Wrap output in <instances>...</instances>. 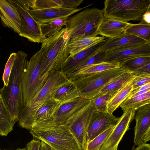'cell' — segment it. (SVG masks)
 <instances>
[{
	"label": "cell",
	"mask_w": 150,
	"mask_h": 150,
	"mask_svg": "<svg viewBox=\"0 0 150 150\" xmlns=\"http://www.w3.org/2000/svg\"><path fill=\"white\" fill-rule=\"evenodd\" d=\"M28 54L18 51L7 86L4 85L0 93L10 114L11 120L18 121V114L23 107L22 83L23 71L27 61Z\"/></svg>",
	"instance_id": "6da1fadb"
},
{
	"label": "cell",
	"mask_w": 150,
	"mask_h": 150,
	"mask_svg": "<svg viewBox=\"0 0 150 150\" xmlns=\"http://www.w3.org/2000/svg\"><path fill=\"white\" fill-rule=\"evenodd\" d=\"M30 130L34 138L55 150H81L68 127L57 124L51 119L34 123Z\"/></svg>",
	"instance_id": "7a4b0ae2"
},
{
	"label": "cell",
	"mask_w": 150,
	"mask_h": 150,
	"mask_svg": "<svg viewBox=\"0 0 150 150\" xmlns=\"http://www.w3.org/2000/svg\"><path fill=\"white\" fill-rule=\"evenodd\" d=\"M49 45V40L47 38L42 43L40 49L26 62L22 78L23 106L30 103L42 88L47 80L41 79V76Z\"/></svg>",
	"instance_id": "3957f363"
},
{
	"label": "cell",
	"mask_w": 150,
	"mask_h": 150,
	"mask_svg": "<svg viewBox=\"0 0 150 150\" xmlns=\"http://www.w3.org/2000/svg\"><path fill=\"white\" fill-rule=\"evenodd\" d=\"M71 81L60 69L50 73L42 88L28 105L23 106L18 118L19 125L30 130L38 109L53 97L56 91Z\"/></svg>",
	"instance_id": "277c9868"
},
{
	"label": "cell",
	"mask_w": 150,
	"mask_h": 150,
	"mask_svg": "<svg viewBox=\"0 0 150 150\" xmlns=\"http://www.w3.org/2000/svg\"><path fill=\"white\" fill-rule=\"evenodd\" d=\"M104 18L103 10L86 8L69 17L65 27L69 32L70 39L97 36L99 28Z\"/></svg>",
	"instance_id": "5b68a950"
},
{
	"label": "cell",
	"mask_w": 150,
	"mask_h": 150,
	"mask_svg": "<svg viewBox=\"0 0 150 150\" xmlns=\"http://www.w3.org/2000/svg\"><path fill=\"white\" fill-rule=\"evenodd\" d=\"M103 10L104 18L128 23L141 21L150 9V0H106Z\"/></svg>",
	"instance_id": "8992f818"
},
{
	"label": "cell",
	"mask_w": 150,
	"mask_h": 150,
	"mask_svg": "<svg viewBox=\"0 0 150 150\" xmlns=\"http://www.w3.org/2000/svg\"><path fill=\"white\" fill-rule=\"evenodd\" d=\"M128 71L120 67L103 71L78 75L72 80L79 91V97L91 100L108 84Z\"/></svg>",
	"instance_id": "52a82bcc"
},
{
	"label": "cell",
	"mask_w": 150,
	"mask_h": 150,
	"mask_svg": "<svg viewBox=\"0 0 150 150\" xmlns=\"http://www.w3.org/2000/svg\"><path fill=\"white\" fill-rule=\"evenodd\" d=\"M48 38L49 48L41 74L42 80H47L50 73L60 70L69 55L68 44L70 36L67 28L63 27Z\"/></svg>",
	"instance_id": "ba28073f"
},
{
	"label": "cell",
	"mask_w": 150,
	"mask_h": 150,
	"mask_svg": "<svg viewBox=\"0 0 150 150\" xmlns=\"http://www.w3.org/2000/svg\"><path fill=\"white\" fill-rule=\"evenodd\" d=\"M17 11L21 21L18 35L32 42L42 43L47 38L42 34L40 24L37 22L29 12L30 0H8Z\"/></svg>",
	"instance_id": "9c48e42d"
},
{
	"label": "cell",
	"mask_w": 150,
	"mask_h": 150,
	"mask_svg": "<svg viewBox=\"0 0 150 150\" xmlns=\"http://www.w3.org/2000/svg\"><path fill=\"white\" fill-rule=\"evenodd\" d=\"M94 109L92 101L91 100L64 124L68 127L81 150L86 149L87 132Z\"/></svg>",
	"instance_id": "30bf717a"
},
{
	"label": "cell",
	"mask_w": 150,
	"mask_h": 150,
	"mask_svg": "<svg viewBox=\"0 0 150 150\" xmlns=\"http://www.w3.org/2000/svg\"><path fill=\"white\" fill-rule=\"evenodd\" d=\"M136 110L129 109L123 111L112 131L101 146L100 150H118L119 143L134 119Z\"/></svg>",
	"instance_id": "8fae6325"
},
{
	"label": "cell",
	"mask_w": 150,
	"mask_h": 150,
	"mask_svg": "<svg viewBox=\"0 0 150 150\" xmlns=\"http://www.w3.org/2000/svg\"><path fill=\"white\" fill-rule=\"evenodd\" d=\"M134 118L136 122L132 149L150 140V104L145 105L136 110Z\"/></svg>",
	"instance_id": "7c38bea8"
},
{
	"label": "cell",
	"mask_w": 150,
	"mask_h": 150,
	"mask_svg": "<svg viewBox=\"0 0 150 150\" xmlns=\"http://www.w3.org/2000/svg\"><path fill=\"white\" fill-rule=\"evenodd\" d=\"M119 118L108 112H101L94 109L87 132V145L98 135L116 125Z\"/></svg>",
	"instance_id": "4fadbf2b"
},
{
	"label": "cell",
	"mask_w": 150,
	"mask_h": 150,
	"mask_svg": "<svg viewBox=\"0 0 150 150\" xmlns=\"http://www.w3.org/2000/svg\"><path fill=\"white\" fill-rule=\"evenodd\" d=\"M143 56H150V43L121 48L108 52L105 62L116 61L120 64L128 59Z\"/></svg>",
	"instance_id": "5bb4252c"
},
{
	"label": "cell",
	"mask_w": 150,
	"mask_h": 150,
	"mask_svg": "<svg viewBox=\"0 0 150 150\" xmlns=\"http://www.w3.org/2000/svg\"><path fill=\"white\" fill-rule=\"evenodd\" d=\"M91 4L81 8H69L62 7H55L39 10L30 8L29 12L31 16L40 24L47 23L56 19L64 17H69L79 12Z\"/></svg>",
	"instance_id": "9a60e30c"
},
{
	"label": "cell",
	"mask_w": 150,
	"mask_h": 150,
	"mask_svg": "<svg viewBox=\"0 0 150 150\" xmlns=\"http://www.w3.org/2000/svg\"><path fill=\"white\" fill-rule=\"evenodd\" d=\"M106 40L98 41L74 56H69L61 69L67 75L71 73L99 51Z\"/></svg>",
	"instance_id": "2e32d148"
},
{
	"label": "cell",
	"mask_w": 150,
	"mask_h": 150,
	"mask_svg": "<svg viewBox=\"0 0 150 150\" xmlns=\"http://www.w3.org/2000/svg\"><path fill=\"white\" fill-rule=\"evenodd\" d=\"M90 100L79 97L64 103L60 106L52 118L57 124H64Z\"/></svg>",
	"instance_id": "e0dca14e"
},
{
	"label": "cell",
	"mask_w": 150,
	"mask_h": 150,
	"mask_svg": "<svg viewBox=\"0 0 150 150\" xmlns=\"http://www.w3.org/2000/svg\"><path fill=\"white\" fill-rule=\"evenodd\" d=\"M106 39V42L100 48L99 51L108 52L118 48L149 42L142 38L124 32L116 37Z\"/></svg>",
	"instance_id": "ac0fdd59"
},
{
	"label": "cell",
	"mask_w": 150,
	"mask_h": 150,
	"mask_svg": "<svg viewBox=\"0 0 150 150\" xmlns=\"http://www.w3.org/2000/svg\"><path fill=\"white\" fill-rule=\"evenodd\" d=\"M0 18L4 26L19 33L21 24L19 14L8 0H0Z\"/></svg>",
	"instance_id": "d6986e66"
},
{
	"label": "cell",
	"mask_w": 150,
	"mask_h": 150,
	"mask_svg": "<svg viewBox=\"0 0 150 150\" xmlns=\"http://www.w3.org/2000/svg\"><path fill=\"white\" fill-rule=\"evenodd\" d=\"M130 24L104 18L99 28L98 35L107 38L116 37L123 32Z\"/></svg>",
	"instance_id": "ffe728a7"
},
{
	"label": "cell",
	"mask_w": 150,
	"mask_h": 150,
	"mask_svg": "<svg viewBox=\"0 0 150 150\" xmlns=\"http://www.w3.org/2000/svg\"><path fill=\"white\" fill-rule=\"evenodd\" d=\"M83 0H30V8L39 10L55 7L77 8Z\"/></svg>",
	"instance_id": "44dd1931"
},
{
	"label": "cell",
	"mask_w": 150,
	"mask_h": 150,
	"mask_svg": "<svg viewBox=\"0 0 150 150\" xmlns=\"http://www.w3.org/2000/svg\"><path fill=\"white\" fill-rule=\"evenodd\" d=\"M103 36L78 37L70 39L68 44L69 56H73L86 49L95 43L104 40Z\"/></svg>",
	"instance_id": "7402d4cb"
},
{
	"label": "cell",
	"mask_w": 150,
	"mask_h": 150,
	"mask_svg": "<svg viewBox=\"0 0 150 150\" xmlns=\"http://www.w3.org/2000/svg\"><path fill=\"white\" fill-rule=\"evenodd\" d=\"M62 104L52 98L42 105L37 110L33 124L52 118Z\"/></svg>",
	"instance_id": "603a6c76"
},
{
	"label": "cell",
	"mask_w": 150,
	"mask_h": 150,
	"mask_svg": "<svg viewBox=\"0 0 150 150\" xmlns=\"http://www.w3.org/2000/svg\"><path fill=\"white\" fill-rule=\"evenodd\" d=\"M79 97V91L76 85L72 81L60 87L53 98L62 104Z\"/></svg>",
	"instance_id": "cb8c5ba5"
},
{
	"label": "cell",
	"mask_w": 150,
	"mask_h": 150,
	"mask_svg": "<svg viewBox=\"0 0 150 150\" xmlns=\"http://www.w3.org/2000/svg\"><path fill=\"white\" fill-rule=\"evenodd\" d=\"M135 76L133 73L129 71L123 73L103 88L95 96L109 92L117 93L132 80Z\"/></svg>",
	"instance_id": "d4e9b609"
},
{
	"label": "cell",
	"mask_w": 150,
	"mask_h": 150,
	"mask_svg": "<svg viewBox=\"0 0 150 150\" xmlns=\"http://www.w3.org/2000/svg\"><path fill=\"white\" fill-rule=\"evenodd\" d=\"M133 80V79H132ZM132 80L119 90L110 99L107 105V112L112 114L133 91Z\"/></svg>",
	"instance_id": "484cf974"
},
{
	"label": "cell",
	"mask_w": 150,
	"mask_h": 150,
	"mask_svg": "<svg viewBox=\"0 0 150 150\" xmlns=\"http://www.w3.org/2000/svg\"><path fill=\"white\" fill-rule=\"evenodd\" d=\"M15 123L11 120L9 111L0 93V135L7 136L13 130Z\"/></svg>",
	"instance_id": "4316f807"
},
{
	"label": "cell",
	"mask_w": 150,
	"mask_h": 150,
	"mask_svg": "<svg viewBox=\"0 0 150 150\" xmlns=\"http://www.w3.org/2000/svg\"><path fill=\"white\" fill-rule=\"evenodd\" d=\"M150 104V91L142 95L127 98L120 105L123 111L129 109L136 110L146 104Z\"/></svg>",
	"instance_id": "83f0119b"
},
{
	"label": "cell",
	"mask_w": 150,
	"mask_h": 150,
	"mask_svg": "<svg viewBox=\"0 0 150 150\" xmlns=\"http://www.w3.org/2000/svg\"><path fill=\"white\" fill-rule=\"evenodd\" d=\"M69 17H64L56 19L47 23L40 24L43 35L47 38L52 36L59 32L67 24Z\"/></svg>",
	"instance_id": "f1b7e54d"
},
{
	"label": "cell",
	"mask_w": 150,
	"mask_h": 150,
	"mask_svg": "<svg viewBox=\"0 0 150 150\" xmlns=\"http://www.w3.org/2000/svg\"><path fill=\"white\" fill-rule=\"evenodd\" d=\"M137 24H131L124 32L133 35L150 42V24L142 21Z\"/></svg>",
	"instance_id": "f546056e"
},
{
	"label": "cell",
	"mask_w": 150,
	"mask_h": 150,
	"mask_svg": "<svg viewBox=\"0 0 150 150\" xmlns=\"http://www.w3.org/2000/svg\"><path fill=\"white\" fill-rule=\"evenodd\" d=\"M107 54V52L99 50L72 72L67 75V77L71 80L79 72L86 68L92 65L105 62Z\"/></svg>",
	"instance_id": "4dcf8cb0"
},
{
	"label": "cell",
	"mask_w": 150,
	"mask_h": 150,
	"mask_svg": "<svg viewBox=\"0 0 150 150\" xmlns=\"http://www.w3.org/2000/svg\"><path fill=\"white\" fill-rule=\"evenodd\" d=\"M150 64V56L136 57L126 60L120 64V67L128 71H134Z\"/></svg>",
	"instance_id": "1f68e13d"
},
{
	"label": "cell",
	"mask_w": 150,
	"mask_h": 150,
	"mask_svg": "<svg viewBox=\"0 0 150 150\" xmlns=\"http://www.w3.org/2000/svg\"><path fill=\"white\" fill-rule=\"evenodd\" d=\"M120 67V64L117 62H103L92 65L86 68L74 77L71 81L80 75L100 72Z\"/></svg>",
	"instance_id": "d6a6232c"
},
{
	"label": "cell",
	"mask_w": 150,
	"mask_h": 150,
	"mask_svg": "<svg viewBox=\"0 0 150 150\" xmlns=\"http://www.w3.org/2000/svg\"><path fill=\"white\" fill-rule=\"evenodd\" d=\"M116 93L109 92L95 97L91 100L94 109L98 111L107 112L108 103L110 99Z\"/></svg>",
	"instance_id": "836d02e7"
},
{
	"label": "cell",
	"mask_w": 150,
	"mask_h": 150,
	"mask_svg": "<svg viewBox=\"0 0 150 150\" xmlns=\"http://www.w3.org/2000/svg\"><path fill=\"white\" fill-rule=\"evenodd\" d=\"M115 126L107 129L88 143L86 150H100L101 146L111 133Z\"/></svg>",
	"instance_id": "e575fe53"
},
{
	"label": "cell",
	"mask_w": 150,
	"mask_h": 150,
	"mask_svg": "<svg viewBox=\"0 0 150 150\" xmlns=\"http://www.w3.org/2000/svg\"><path fill=\"white\" fill-rule=\"evenodd\" d=\"M16 56V53H11L6 63L2 76L4 85L7 86L9 76Z\"/></svg>",
	"instance_id": "d590c367"
},
{
	"label": "cell",
	"mask_w": 150,
	"mask_h": 150,
	"mask_svg": "<svg viewBox=\"0 0 150 150\" xmlns=\"http://www.w3.org/2000/svg\"><path fill=\"white\" fill-rule=\"evenodd\" d=\"M150 83V76H135L132 81L133 91L138 87Z\"/></svg>",
	"instance_id": "8d00e7d4"
},
{
	"label": "cell",
	"mask_w": 150,
	"mask_h": 150,
	"mask_svg": "<svg viewBox=\"0 0 150 150\" xmlns=\"http://www.w3.org/2000/svg\"><path fill=\"white\" fill-rule=\"evenodd\" d=\"M150 64L137 69L132 73L135 76H150Z\"/></svg>",
	"instance_id": "74e56055"
},
{
	"label": "cell",
	"mask_w": 150,
	"mask_h": 150,
	"mask_svg": "<svg viewBox=\"0 0 150 150\" xmlns=\"http://www.w3.org/2000/svg\"><path fill=\"white\" fill-rule=\"evenodd\" d=\"M40 141L36 139L31 140L26 145L27 150H39Z\"/></svg>",
	"instance_id": "f35d334b"
},
{
	"label": "cell",
	"mask_w": 150,
	"mask_h": 150,
	"mask_svg": "<svg viewBox=\"0 0 150 150\" xmlns=\"http://www.w3.org/2000/svg\"><path fill=\"white\" fill-rule=\"evenodd\" d=\"M149 88H150V83H147L136 88L130 93L128 97L134 94L139 91L144 90Z\"/></svg>",
	"instance_id": "ab89813d"
},
{
	"label": "cell",
	"mask_w": 150,
	"mask_h": 150,
	"mask_svg": "<svg viewBox=\"0 0 150 150\" xmlns=\"http://www.w3.org/2000/svg\"><path fill=\"white\" fill-rule=\"evenodd\" d=\"M39 150H55L45 142L40 141Z\"/></svg>",
	"instance_id": "60d3db41"
},
{
	"label": "cell",
	"mask_w": 150,
	"mask_h": 150,
	"mask_svg": "<svg viewBox=\"0 0 150 150\" xmlns=\"http://www.w3.org/2000/svg\"><path fill=\"white\" fill-rule=\"evenodd\" d=\"M132 150H150V145L147 143L143 144Z\"/></svg>",
	"instance_id": "b9f144b4"
},
{
	"label": "cell",
	"mask_w": 150,
	"mask_h": 150,
	"mask_svg": "<svg viewBox=\"0 0 150 150\" xmlns=\"http://www.w3.org/2000/svg\"><path fill=\"white\" fill-rule=\"evenodd\" d=\"M141 21L150 24V9L148 10L144 14Z\"/></svg>",
	"instance_id": "7bdbcfd3"
},
{
	"label": "cell",
	"mask_w": 150,
	"mask_h": 150,
	"mask_svg": "<svg viewBox=\"0 0 150 150\" xmlns=\"http://www.w3.org/2000/svg\"><path fill=\"white\" fill-rule=\"evenodd\" d=\"M149 91H150V88L137 92L132 95L128 97L127 98H130L139 96Z\"/></svg>",
	"instance_id": "ee69618b"
},
{
	"label": "cell",
	"mask_w": 150,
	"mask_h": 150,
	"mask_svg": "<svg viewBox=\"0 0 150 150\" xmlns=\"http://www.w3.org/2000/svg\"><path fill=\"white\" fill-rule=\"evenodd\" d=\"M15 150H27L25 148H18Z\"/></svg>",
	"instance_id": "f6af8a7d"
},
{
	"label": "cell",
	"mask_w": 150,
	"mask_h": 150,
	"mask_svg": "<svg viewBox=\"0 0 150 150\" xmlns=\"http://www.w3.org/2000/svg\"><path fill=\"white\" fill-rule=\"evenodd\" d=\"M0 150H2L0 149Z\"/></svg>",
	"instance_id": "bcb514c9"
},
{
	"label": "cell",
	"mask_w": 150,
	"mask_h": 150,
	"mask_svg": "<svg viewBox=\"0 0 150 150\" xmlns=\"http://www.w3.org/2000/svg\"><path fill=\"white\" fill-rule=\"evenodd\" d=\"M0 39H1V36H0Z\"/></svg>",
	"instance_id": "7dc6e473"
}]
</instances>
